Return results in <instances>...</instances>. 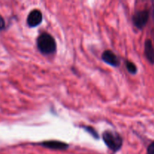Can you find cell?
Returning <instances> with one entry per match:
<instances>
[{"instance_id": "6da1fadb", "label": "cell", "mask_w": 154, "mask_h": 154, "mask_svg": "<svg viewBox=\"0 0 154 154\" xmlns=\"http://www.w3.org/2000/svg\"><path fill=\"white\" fill-rule=\"evenodd\" d=\"M37 46L40 52L44 54H53L57 48L54 38L46 32L42 33L38 36L37 38Z\"/></svg>"}, {"instance_id": "7a4b0ae2", "label": "cell", "mask_w": 154, "mask_h": 154, "mask_svg": "<svg viewBox=\"0 0 154 154\" xmlns=\"http://www.w3.org/2000/svg\"><path fill=\"white\" fill-rule=\"evenodd\" d=\"M103 141L106 145L113 151H117L120 150L123 144V140L119 134L113 132L111 131H105L102 135Z\"/></svg>"}, {"instance_id": "3957f363", "label": "cell", "mask_w": 154, "mask_h": 154, "mask_svg": "<svg viewBox=\"0 0 154 154\" xmlns=\"http://www.w3.org/2000/svg\"><path fill=\"white\" fill-rule=\"evenodd\" d=\"M149 13L147 11H139L134 14L132 22L138 29H142L147 23Z\"/></svg>"}, {"instance_id": "277c9868", "label": "cell", "mask_w": 154, "mask_h": 154, "mask_svg": "<svg viewBox=\"0 0 154 154\" xmlns=\"http://www.w3.org/2000/svg\"><path fill=\"white\" fill-rule=\"evenodd\" d=\"M42 21V14L39 10H33L27 17V24L30 27H35L38 26Z\"/></svg>"}, {"instance_id": "5b68a950", "label": "cell", "mask_w": 154, "mask_h": 154, "mask_svg": "<svg viewBox=\"0 0 154 154\" xmlns=\"http://www.w3.org/2000/svg\"><path fill=\"white\" fill-rule=\"evenodd\" d=\"M102 59L104 62H105L108 64L111 65L112 66H118L120 65V61H119L118 57L116 56V54L111 51L107 50L104 51L102 55Z\"/></svg>"}, {"instance_id": "8992f818", "label": "cell", "mask_w": 154, "mask_h": 154, "mask_svg": "<svg viewBox=\"0 0 154 154\" xmlns=\"http://www.w3.org/2000/svg\"><path fill=\"white\" fill-rule=\"evenodd\" d=\"M42 145L45 147L54 150H66L69 147V145L66 143L58 141H48L42 143Z\"/></svg>"}, {"instance_id": "52a82bcc", "label": "cell", "mask_w": 154, "mask_h": 154, "mask_svg": "<svg viewBox=\"0 0 154 154\" xmlns=\"http://www.w3.org/2000/svg\"><path fill=\"white\" fill-rule=\"evenodd\" d=\"M144 54L149 62L154 63V48L152 42L149 39L146 41L144 44Z\"/></svg>"}, {"instance_id": "ba28073f", "label": "cell", "mask_w": 154, "mask_h": 154, "mask_svg": "<svg viewBox=\"0 0 154 154\" xmlns=\"http://www.w3.org/2000/svg\"><path fill=\"white\" fill-rule=\"evenodd\" d=\"M126 68H127L128 71L132 74H135L137 72V68L135 65L132 62L127 61L126 62Z\"/></svg>"}, {"instance_id": "9c48e42d", "label": "cell", "mask_w": 154, "mask_h": 154, "mask_svg": "<svg viewBox=\"0 0 154 154\" xmlns=\"http://www.w3.org/2000/svg\"><path fill=\"white\" fill-rule=\"evenodd\" d=\"M86 129H87V130L88 131V132H90V133H91L92 135H93V137H95V138H98V137H99V136H98V135H97V133H96V130H94V129H93V128L87 127V128H86Z\"/></svg>"}, {"instance_id": "30bf717a", "label": "cell", "mask_w": 154, "mask_h": 154, "mask_svg": "<svg viewBox=\"0 0 154 154\" xmlns=\"http://www.w3.org/2000/svg\"><path fill=\"white\" fill-rule=\"evenodd\" d=\"M5 27V22L4 18L2 17V15L0 14V31L2 29H4Z\"/></svg>"}, {"instance_id": "8fae6325", "label": "cell", "mask_w": 154, "mask_h": 154, "mask_svg": "<svg viewBox=\"0 0 154 154\" xmlns=\"http://www.w3.org/2000/svg\"><path fill=\"white\" fill-rule=\"evenodd\" d=\"M147 154H154V142L150 144L147 148Z\"/></svg>"}]
</instances>
